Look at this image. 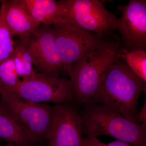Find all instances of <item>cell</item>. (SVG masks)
Returning <instances> with one entry per match:
<instances>
[{
  "mask_svg": "<svg viewBox=\"0 0 146 146\" xmlns=\"http://www.w3.org/2000/svg\"><path fill=\"white\" fill-rule=\"evenodd\" d=\"M145 91V82L131 70L125 60L119 58L111 66L89 102L108 106L128 120L138 123V99Z\"/></svg>",
  "mask_w": 146,
  "mask_h": 146,
  "instance_id": "1",
  "label": "cell"
},
{
  "mask_svg": "<svg viewBox=\"0 0 146 146\" xmlns=\"http://www.w3.org/2000/svg\"><path fill=\"white\" fill-rule=\"evenodd\" d=\"M80 115L82 131L87 137L111 136L134 146H146V124L128 120L104 105L89 102Z\"/></svg>",
  "mask_w": 146,
  "mask_h": 146,
  "instance_id": "2",
  "label": "cell"
},
{
  "mask_svg": "<svg viewBox=\"0 0 146 146\" xmlns=\"http://www.w3.org/2000/svg\"><path fill=\"white\" fill-rule=\"evenodd\" d=\"M119 42H106L66 72L71 82L75 99L86 104L96 92L113 64L120 58Z\"/></svg>",
  "mask_w": 146,
  "mask_h": 146,
  "instance_id": "3",
  "label": "cell"
},
{
  "mask_svg": "<svg viewBox=\"0 0 146 146\" xmlns=\"http://www.w3.org/2000/svg\"><path fill=\"white\" fill-rule=\"evenodd\" d=\"M0 107L23 131L32 144L45 138L52 119L54 106L10 94L1 96Z\"/></svg>",
  "mask_w": 146,
  "mask_h": 146,
  "instance_id": "4",
  "label": "cell"
},
{
  "mask_svg": "<svg viewBox=\"0 0 146 146\" xmlns=\"http://www.w3.org/2000/svg\"><path fill=\"white\" fill-rule=\"evenodd\" d=\"M54 25L56 43L65 74L73 65L106 42L101 36L63 20Z\"/></svg>",
  "mask_w": 146,
  "mask_h": 146,
  "instance_id": "5",
  "label": "cell"
},
{
  "mask_svg": "<svg viewBox=\"0 0 146 146\" xmlns=\"http://www.w3.org/2000/svg\"><path fill=\"white\" fill-rule=\"evenodd\" d=\"M62 20L93 31L100 36L117 29L118 18L98 0H63Z\"/></svg>",
  "mask_w": 146,
  "mask_h": 146,
  "instance_id": "6",
  "label": "cell"
},
{
  "mask_svg": "<svg viewBox=\"0 0 146 146\" xmlns=\"http://www.w3.org/2000/svg\"><path fill=\"white\" fill-rule=\"evenodd\" d=\"M11 95L35 102L56 104H69L75 100L70 80L65 77H49L35 69L30 77L21 80L17 90Z\"/></svg>",
  "mask_w": 146,
  "mask_h": 146,
  "instance_id": "7",
  "label": "cell"
},
{
  "mask_svg": "<svg viewBox=\"0 0 146 146\" xmlns=\"http://www.w3.org/2000/svg\"><path fill=\"white\" fill-rule=\"evenodd\" d=\"M28 50L33 64L39 73L54 78H59L62 74H65L53 29L49 26L39 27L31 35Z\"/></svg>",
  "mask_w": 146,
  "mask_h": 146,
  "instance_id": "8",
  "label": "cell"
},
{
  "mask_svg": "<svg viewBox=\"0 0 146 146\" xmlns=\"http://www.w3.org/2000/svg\"><path fill=\"white\" fill-rule=\"evenodd\" d=\"M82 120L77 110L69 104H56L45 138L48 146H80Z\"/></svg>",
  "mask_w": 146,
  "mask_h": 146,
  "instance_id": "9",
  "label": "cell"
},
{
  "mask_svg": "<svg viewBox=\"0 0 146 146\" xmlns=\"http://www.w3.org/2000/svg\"><path fill=\"white\" fill-rule=\"evenodd\" d=\"M118 9L122 11V15L118 18L117 29L124 42L133 50H145L146 1L130 0L127 5H118Z\"/></svg>",
  "mask_w": 146,
  "mask_h": 146,
  "instance_id": "10",
  "label": "cell"
},
{
  "mask_svg": "<svg viewBox=\"0 0 146 146\" xmlns=\"http://www.w3.org/2000/svg\"><path fill=\"white\" fill-rule=\"evenodd\" d=\"M5 21L13 36L28 38L39 25L30 16L19 0H6Z\"/></svg>",
  "mask_w": 146,
  "mask_h": 146,
  "instance_id": "11",
  "label": "cell"
},
{
  "mask_svg": "<svg viewBox=\"0 0 146 146\" xmlns=\"http://www.w3.org/2000/svg\"><path fill=\"white\" fill-rule=\"evenodd\" d=\"M22 6L40 25H55L62 20L65 7L60 1L54 0H19Z\"/></svg>",
  "mask_w": 146,
  "mask_h": 146,
  "instance_id": "12",
  "label": "cell"
},
{
  "mask_svg": "<svg viewBox=\"0 0 146 146\" xmlns=\"http://www.w3.org/2000/svg\"><path fill=\"white\" fill-rule=\"evenodd\" d=\"M0 138L17 146H29L32 144L23 131L1 107Z\"/></svg>",
  "mask_w": 146,
  "mask_h": 146,
  "instance_id": "13",
  "label": "cell"
},
{
  "mask_svg": "<svg viewBox=\"0 0 146 146\" xmlns=\"http://www.w3.org/2000/svg\"><path fill=\"white\" fill-rule=\"evenodd\" d=\"M29 38L19 39L15 45L11 56L17 74L22 80L30 77L34 70L28 50Z\"/></svg>",
  "mask_w": 146,
  "mask_h": 146,
  "instance_id": "14",
  "label": "cell"
},
{
  "mask_svg": "<svg viewBox=\"0 0 146 146\" xmlns=\"http://www.w3.org/2000/svg\"><path fill=\"white\" fill-rule=\"evenodd\" d=\"M21 79L16 72L12 58L0 63V95L13 94L18 88Z\"/></svg>",
  "mask_w": 146,
  "mask_h": 146,
  "instance_id": "15",
  "label": "cell"
},
{
  "mask_svg": "<svg viewBox=\"0 0 146 146\" xmlns=\"http://www.w3.org/2000/svg\"><path fill=\"white\" fill-rule=\"evenodd\" d=\"M6 2V0L1 1L0 8V63L11 57L17 42L13 40V35L5 21Z\"/></svg>",
  "mask_w": 146,
  "mask_h": 146,
  "instance_id": "16",
  "label": "cell"
},
{
  "mask_svg": "<svg viewBox=\"0 0 146 146\" xmlns=\"http://www.w3.org/2000/svg\"><path fill=\"white\" fill-rule=\"evenodd\" d=\"M120 58L125 60L133 72L144 81L146 82V52L145 50H133L131 51L121 49Z\"/></svg>",
  "mask_w": 146,
  "mask_h": 146,
  "instance_id": "17",
  "label": "cell"
},
{
  "mask_svg": "<svg viewBox=\"0 0 146 146\" xmlns=\"http://www.w3.org/2000/svg\"><path fill=\"white\" fill-rule=\"evenodd\" d=\"M80 146H134L126 142L116 141L106 144L100 141L97 138L86 137L83 138Z\"/></svg>",
  "mask_w": 146,
  "mask_h": 146,
  "instance_id": "18",
  "label": "cell"
},
{
  "mask_svg": "<svg viewBox=\"0 0 146 146\" xmlns=\"http://www.w3.org/2000/svg\"><path fill=\"white\" fill-rule=\"evenodd\" d=\"M136 120L142 124H146V103L143 106L141 111L138 115H136Z\"/></svg>",
  "mask_w": 146,
  "mask_h": 146,
  "instance_id": "19",
  "label": "cell"
},
{
  "mask_svg": "<svg viewBox=\"0 0 146 146\" xmlns=\"http://www.w3.org/2000/svg\"><path fill=\"white\" fill-rule=\"evenodd\" d=\"M17 146L16 145H14V144L11 143H9L7 145H5L3 146Z\"/></svg>",
  "mask_w": 146,
  "mask_h": 146,
  "instance_id": "20",
  "label": "cell"
},
{
  "mask_svg": "<svg viewBox=\"0 0 146 146\" xmlns=\"http://www.w3.org/2000/svg\"><path fill=\"white\" fill-rule=\"evenodd\" d=\"M1 1H0V3H1Z\"/></svg>",
  "mask_w": 146,
  "mask_h": 146,
  "instance_id": "21",
  "label": "cell"
}]
</instances>
